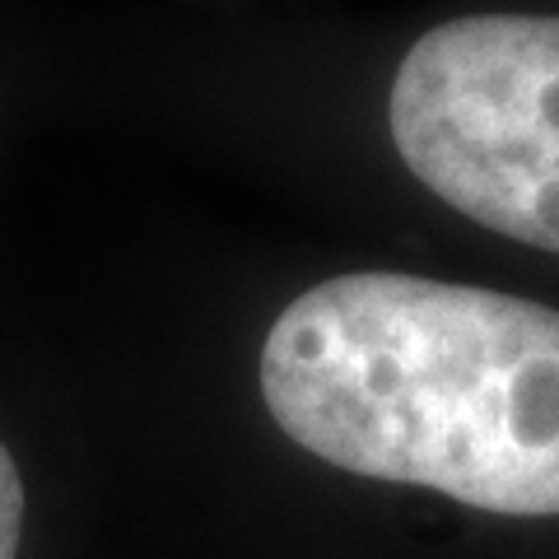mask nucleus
Listing matches in <instances>:
<instances>
[{"label":"nucleus","mask_w":559,"mask_h":559,"mask_svg":"<svg viewBox=\"0 0 559 559\" xmlns=\"http://www.w3.org/2000/svg\"><path fill=\"white\" fill-rule=\"evenodd\" d=\"M280 429L341 471L509 518L559 513V312L364 271L299 294L261 345Z\"/></svg>","instance_id":"f257e3e1"},{"label":"nucleus","mask_w":559,"mask_h":559,"mask_svg":"<svg viewBox=\"0 0 559 559\" xmlns=\"http://www.w3.org/2000/svg\"><path fill=\"white\" fill-rule=\"evenodd\" d=\"M388 121L439 201L559 252V20L480 14L429 28L396 70Z\"/></svg>","instance_id":"f03ea898"},{"label":"nucleus","mask_w":559,"mask_h":559,"mask_svg":"<svg viewBox=\"0 0 559 559\" xmlns=\"http://www.w3.org/2000/svg\"><path fill=\"white\" fill-rule=\"evenodd\" d=\"M24 540V480L10 448L0 443V559H20Z\"/></svg>","instance_id":"7ed1b4c3"}]
</instances>
